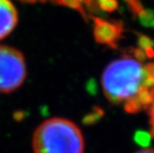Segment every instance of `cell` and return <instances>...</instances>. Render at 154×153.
<instances>
[{
  "label": "cell",
  "instance_id": "1",
  "mask_svg": "<svg viewBox=\"0 0 154 153\" xmlns=\"http://www.w3.org/2000/svg\"><path fill=\"white\" fill-rule=\"evenodd\" d=\"M102 84L110 102L125 104L133 112L149 106L154 98V79L148 67L129 57L109 64L103 71Z\"/></svg>",
  "mask_w": 154,
  "mask_h": 153
},
{
  "label": "cell",
  "instance_id": "2",
  "mask_svg": "<svg viewBox=\"0 0 154 153\" xmlns=\"http://www.w3.org/2000/svg\"><path fill=\"white\" fill-rule=\"evenodd\" d=\"M34 153H84V138L73 122L53 117L41 123L32 140Z\"/></svg>",
  "mask_w": 154,
  "mask_h": 153
},
{
  "label": "cell",
  "instance_id": "3",
  "mask_svg": "<svg viewBox=\"0 0 154 153\" xmlns=\"http://www.w3.org/2000/svg\"><path fill=\"white\" fill-rule=\"evenodd\" d=\"M26 76L23 54L15 48L0 44V93H9L19 89Z\"/></svg>",
  "mask_w": 154,
  "mask_h": 153
},
{
  "label": "cell",
  "instance_id": "4",
  "mask_svg": "<svg viewBox=\"0 0 154 153\" xmlns=\"http://www.w3.org/2000/svg\"><path fill=\"white\" fill-rule=\"evenodd\" d=\"M18 11L10 0H0V40L8 36L18 23Z\"/></svg>",
  "mask_w": 154,
  "mask_h": 153
},
{
  "label": "cell",
  "instance_id": "5",
  "mask_svg": "<svg viewBox=\"0 0 154 153\" xmlns=\"http://www.w3.org/2000/svg\"><path fill=\"white\" fill-rule=\"evenodd\" d=\"M149 123H150V131L151 136L154 137V98L149 105Z\"/></svg>",
  "mask_w": 154,
  "mask_h": 153
},
{
  "label": "cell",
  "instance_id": "6",
  "mask_svg": "<svg viewBox=\"0 0 154 153\" xmlns=\"http://www.w3.org/2000/svg\"><path fill=\"white\" fill-rule=\"evenodd\" d=\"M20 1H22L25 3H42V2L47 1V0H20Z\"/></svg>",
  "mask_w": 154,
  "mask_h": 153
},
{
  "label": "cell",
  "instance_id": "7",
  "mask_svg": "<svg viewBox=\"0 0 154 153\" xmlns=\"http://www.w3.org/2000/svg\"><path fill=\"white\" fill-rule=\"evenodd\" d=\"M136 153H154V148H143Z\"/></svg>",
  "mask_w": 154,
  "mask_h": 153
}]
</instances>
